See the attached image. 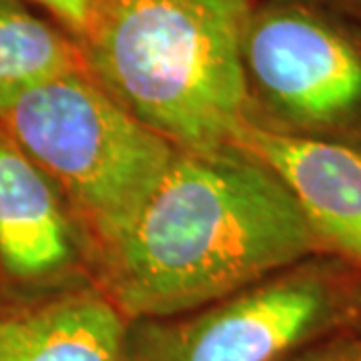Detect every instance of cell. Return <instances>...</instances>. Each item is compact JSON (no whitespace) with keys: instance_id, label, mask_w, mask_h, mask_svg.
Here are the masks:
<instances>
[{"instance_id":"cell-5","label":"cell","mask_w":361,"mask_h":361,"mask_svg":"<svg viewBox=\"0 0 361 361\" xmlns=\"http://www.w3.org/2000/svg\"><path fill=\"white\" fill-rule=\"evenodd\" d=\"M243 65L249 90L293 123L334 127L361 113V32L319 0L253 6Z\"/></svg>"},{"instance_id":"cell-3","label":"cell","mask_w":361,"mask_h":361,"mask_svg":"<svg viewBox=\"0 0 361 361\" xmlns=\"http://www.w3.org/2000/svg\"><path fill=\"white\" fill-rule=\"evenodd\" d=\"M0 125L65 199L89 259L125 233L179 151L87 71L28 90Z\"/></svg>"},{"instance_id":"cell-4","label":"cell","mask_w":361,"mask_h":361,"mask_svg":"<svg viewBox=\"0 0 361 361\" xmlns=\"http://www.w3.org/2000/svg\"><path fill=\"white\" fill-rule=\"evenodd\" d=\"M349 317L329 277L275 273L193 313L129 322L125 361H281Z\"/></svg>"},{"instance_id":"cell-11","label":"cell","mask_w":361,"mask_h":361,"mask_svg":"<svg viewBox=\"0 0 361 361\" xmlns=\"http://www.w3.org/2000/svg\"><path fill=\"white\" fill-rule=\"evenodd\" d=\"M30 2L44 6L49 13L54 14L65 25V28L73 37H77L87 25V16H89L92 0H30Z\"/></svg>"},{"instance_id":"cell-9","label":"cell","mask_w":361,"mask_h":361,"mask_svg":"<svg viewBox=\"0 0 361 361\" xmlns=\"http://www.w3.org/2000/svg\"><path fill=\"white\" fill-rule=\"evenodd\" d=\"M87 71L77 39L40 18L25 0H0V118L28 90Z\"/></svg>"},{"instance_id":"cell-12","label":"cell","mask_w":361,"mask_h":361,"mask_svg":"<svg viewBox=\"0 0 361 361\" xmlns=\"http://www.w3.org/2000/svg\"><path fill=\"white\" fill-rule=\"evenodd\" d=\"M323 4H327L334 11H341V13L349 14L353 18H357L361 23V0H319Z\"/></svg>"},{"instance_id":"cell-1","label":"cell","mask_w":361,"mask_h":361,"mask_svg":"<svg viewBox=\"0 0 361 361\" xmlns=\"http://www.w3.org/2000/svg\"><path fill=\"white\" fill-rule=\"evenodd\" d=\"M291 193L235 149L177 151L125 233L89 259L127 322L207 307L317 249Z\"/></svg>"},{"instance_id":"cell-8","label":"cell","mask_w":361,"mask_h":361,"mask_svg":"<svg viewBox=\"0 0 361 361\" xmlns=\"http://www.w3.org/2000/svg\"><path fill=\"white\" fill-rule=\"evenodd\" d=\"M129 322L87 279L0 295V361H125Z\"/></svg>"},{"instance_id":"cell-7","label":"cell","mask_w":361,"mask_h":361,"mask_svg":"<svg viewBox=\"0 0 361 361\" xmlns=\"http://www.w3.org/2000/svg\"><path fill=\"white\" fill-rule=\"evenodd\" d=\"M231 149L271 171L295 199L317 243L361 263V151L247 118Z\"/></svg>"},{"instance_id":"cell-6","label":"cell","mask_w":361,"mask_h":361,"mask_svg":"<svg viewBox=\"0 0 361 361\" xmlns=\"http://www.w3.org/2000/svg\"><path fill=\"white\" fill-rule=\"evenodd\" d=\"M65 199L0 125V295H30L85 279Z\"/></svg>"},{"instance_id":"cell-2","label":"cell","mask_w":361,"mask_h":361,"mask_svg":"<svg viewBox=\"0 0 361 361\" xmlns=\"http://www.w3.org/2000/svg\"><path fill=\"white\" fill-rule=\"evenodd\" d=\"M253 0H92L75 39L90 77L179 151L231 149L249 115Z\"/></svg>"},{"instance_id":"cell-10","label":"cell","mask_w":361,"mask_h":361,"mask_svg":"<svg viewBox=\"0 0 361 361\" xmlns=\"http://www.w3.org/2000/svg\"><path fill=\"white\" fill-rule=\"evenodd\" d=\"M281 361H361V341L337 337L295 351Z\"/></svg>"}]
</instances>
